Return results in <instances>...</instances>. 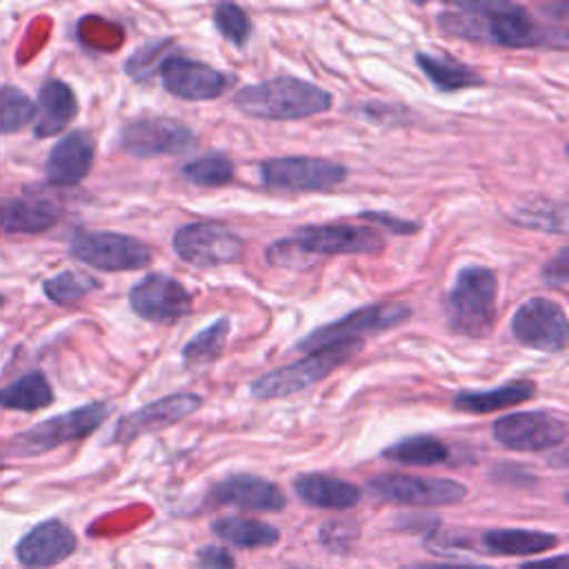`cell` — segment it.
<instances>
[{
	"mask_svg": "<svg viewBox=\"0 0 569 569\" xmlns=\"http://www.w3.org/2000/svg\"><path fill=\"white\" fill-rule=\"evenodd\" d=\"M213 505H231L249 511H280L284 493L267 478L253 473H231L211 489Z\"/></svg>",
	"mask_w": 569,
	"mask_h": 569,
	"instance_id": "18",
	"label": "cell"
},
{
	"mask_svg": "<svg viewBox=\"0 0 569 569\" xmlns=\"http://www.w3.org/2000/svg\"><path fill=\"white\" fill-rule=\"evenodd\" d=\"M369 491L389 502L420 507L456 505L467 498V487L458 480L409 473H378L369 480Z\"/></svg>",
	"mask_w": 569,
	"mask_h": 569,
	"instance_id": "15",
	"label": "cell"
},
{
	"mask_svg": "<svg viewBox=\"0 0 569 569\" xmlns=\"http://www.w3.org/2000/svg\"><path fill=\"white\" fill-rule=\"evenodd\" d=\"M416 64L420 67V71L425 73V78L445 93H453V91H462V89H471V87H480L485 80L482 76L456 60L449 53H427V51H418L416 53Z\"/></svg>",
	"mask_w": 569,
	"mask_h": 569,
	"instance_id": "25",
	"label": "cell"
},
{
	"mask_svg": "<svg viewBox=\"0 0 569 569\" xmlns=\"http://www.w3.org/2000/svg\"><path fill=\"white\" fill-rule=\"evenodd\" d=\"M202 407V398L191 391H180V393H169L162 396L149 405H142L133 409L131 413H124L113 429L111 442L127 445L140 436L167 429L187 416L196 413Z\"/></svg>",
	"mask_w": 569,
	"mask_h": 569,
	"instance_id": "16",
	"label": "cell"
},
{
	"mask_svg": "<svg viewBox=\"0 0 569 569\" xmlns=\"http://www.w3.org/2000/svg\"><path fill=\"white\" fill-rule=\"evenodd\" d=\"M347 178V167L313 156H282L269 158L260 164V180L271 191L307 193L327 191Z\"/></svg>",
	"mask_w": 569,
	"mask_h": 569,
	"instance_id": "9",
	"label": "cell"
},
{
	"mask_svg": "<svg viewBox=\"0 0 569 569\" xmlns=\"http://www.w3.org/2000/svg\"><path fill=\"white\" fill-rule=\"evenodd\" d=\"M78 113V100L73 89L62 80H47L40 87L33 133L38 138H49L60 133Z\"/></svg>",
	"mask_w": 569,
	"mask_h": 569,
	"instance_id": "21",
	"label": "cell"
},
{
	"mask_svg": "<svg viewBox=\"0 0 569 569\" xmlns=\"http://www.w3.org/2000/svg\"><path fill=\"white\" fill-rule=\"evenodd\" d=\"M558 542L553 533L536 529H489L482 536V545L496 553L505 556H529L551 549Z\"/></svg>",
	"mask_w": 569,
	"mask_h": 569,
	"instance_id": "28",
	"label": "cell"
},
{
	"mask_svg": "<svg viewBox=\"0 0 569 569\" xmlns=\"http://www.w3.org/2000/svg\"><path fill=\"white\" fill-rule=\"evenodd\" d=\"M491 436L511 451H545L565 442L567 422L545 409L513 411L493 420Z\"/></svg>",
	"mask_w": 569,
	"mask_h": 569,
	"instance_id": "12",
	"label": "cell"
},
{
	"mask_svg": "<svg viewBox=\"0 0 569 569\" xmlns=\"http://www.w3.org/2000/svg\"><path fill=\"white\" fill-rule=\"evenodd\" d=\"M385 249V238L373 227H356L345 222L305 224L289 238L271 242L264 258L276 267L311 264L316 256H362Z\"/></svg>",
	"mask_w": 569,
	"mask_h": 569,
	"instance_id": "2",
	"label": "cell"
},
{
	"mask_svg": "<svg viewBox=\"0 0 569 569\" xmlns=\"http://www.w3.org/2000/svg\"><path fill=\"white\" fill-rule=\"evenodd\" d=\"M76 551L73 531L60 520H47L36 525L20 542H18V560L29 569L51 567Z\"/></svg>",
	"mask_w": 569,
	"mask_h": 569,
	"instance_id": "20",
	"label": "cell"
},
{
	"mask_svg": "<svg viewBox=\"0 0 569 569\" xmlns=\"http://www.w3.org/2000/svg\"><path fill=\"white\" fill-rule=\"evenodd\" d=\"M518 569H569V558L556 556V558H545V560H531V562L520 565Z\"/></svg>",
	"mask_w": 569,
	"mask_h": 569,
	"instance_id": "40",
	"label": "cell"
},
{
	"mask_svg": "<svg viewBox=\"0 0 569 569\" xmlns=\"http://www.w3.org/2000/svg\"><path fill=\"white\" fill-rule=\"evenodd\" d=\"M498 280L493 269L469 264L456 273L445 298V322L451 333L480 340L496 325Z\"/></svg>",
	"mask_w": 569,
	"mask_h": 569,
	"instance_id": "4",
	"label": "cell"
},
{
	"mask_svg": "<svg viewBox=\"0 0 569 569\" xmlns=\"http://www.w3.org/2000/svg\"><path fill=\"white\" fill-rule=\"evenodd\" d=\"M409 569H491V567H485V565H462V562H456V565L433 562V565H413Z\"/></svg>",
	"mask_w": 569,
	"mask_h": 569,
	"instance_id": "41",
	"label": "cell"
},
{
	"mask_svg": "<svg viewBox=\"0 0 569 569\" xmlns=\"http://www.w3.org/2000/svg\"><path fill=\"white\" fill-rule=\"evenodd\" d=\"M365 349V340H342L331 342L327 347H320L316 351H309L305 358L289 362L284 367L271 369L262 376H258L249 391L256 400H278L293 396L298 391H305L307 387L325 380L333 369L347 365Z\"/></svg>",
	"mask_w": 569,
	"mask_h": 569,
	"instance_id": "5",
	"label": "cell"
},
{
	"mask_svg": "<svg viewBox=\"0 0 569 569\" xmlns=\"http://www.w3.org/2000/svg\"><path fill=\"white\" fill-rule=\"evenodd\" d=\"M96 153L93 136L84 129H76L62 136L47 158V178L58 187L78 184L91 169Z\"/></svg>",
	"mask_w": 569,
	"mask_h": 569,
	"instance_id": "19",
	"label": "cell"
},
{
	"mask_svg": "<svg viewBox=\"0 0 569 569\" xmlns=\"http://www.w3.org/2000/svg\"><path fill=\"white\" fill-rule=\"evenodd\" d=\"M36 116L33 100L18 87L0 84V136L24 129Z\"/></svg>",
	"mask_w": 569,
	"mask_h": 569,
	"instance_id": "34",
	"label": "cell"
},
{
	"mask_svg": "<svg viewBox=\"0 0 569 569\" xmlns=\"http://www.w3.org/2000/svg\"><path fill=\"white\" fill-rule=\"evenodd\" d=\"M60 220V209L42 198H4L0 200V231L40 233Z\"/></svg>",
	"mask_w": 569,
	"mask_h": 569,
	"instance_id": "22",
	"label": "cell"
},
{
	"mask_svg": "<svg viewBox=\"0 0 569 569\" xmlns=\"http://www.w3.org/2000/svg\"><path fill=\"white\" fill-rule=\"evenodd\" d=\"M211 531L236 547L242 549H260V547H271L278 542L280 533L273 525L253 520V518H240V516H229V518H218L211 525Z\"/></svg>",
	"mask_w": 569,
	"mask_h": 569,
	"instance_id": "26",
	"label": "cell"
},
{
	"mask_svg": "<svg viewBox=\"0 0 569 569\" xmlns=\"http://www.w3.org/2000/svg\"><path fill=\"white\" fill-rule=\"evenodd\" d=\"M567 258H569V247H560V249L556 251V256H551V258L545 262L540 276H542V280H545L547 287L565 289V284H567V280H569V262H567Z\"/></svg>",
	"mask_w": 569,
	"mask_h": 569,
	"instance_id": "37",
	"label": "cell"
},
{
	"mask_svg": "<svg viewBox=\"0 0 569 569\" xmlns=\"http://www.w3.org/2000/svg\"><path fill=\"white\" fill-rule=\"evenodd\" d=\"M111 413L109 402H89L82 407H76L67 413H58L53 418H47L31 429L18 433L11 440V453L16 456H38L44 451H51L64 442L80 440L89 433H93Z\"/></svg>",
	"mask_w": 569,
	"mask_h": 569,
	"instance_id": "6",
	"label": "cell"
},
{
	"mask_svg": "<svg viewBox=\"0 0 569 569\" xmlns=\"http://www.w3.org/2000/svg\"><path fill=\"white\" fill-rule=\"evenodd\" d=\"M158 73H160L162 87L171 96L180 100H191V102L220 98L233 80L220 69L184 56H167Z\"/></svg>",
	"mask_w": 569,
	"mask_h": 569,
	"instance_id": "17",
	"label": "cell"
},
{
	"mask_svg": "<svg viewBox=\"0 0 569 569\" xmlns=\"http://www.w3.org/2000/svg\"><path fill=\"white\" fill-rule=\"evenodd\" d=\"M173 253L198 269L231 264L244 251L242 238L227 224L216 220H198L176 229L171 238Z\"/></svg>",
	"mask_w": 569,
	"mask_h": 569,
	"instance_id": "7",
	"label": "cell"
},
{
	"mask_svg": "<svg viewBox=\"0 0 569 569\" xmlns=\"http://www.w3.org/2000/svg\"><path fill=\"white\" fill-rule=\"evenodd\" d=\"M96 289H100V282L93 276L76 269L60 271L42 284L44 296L58 305H73Z\"/></svg>",
	"mask_w": 569,
	"mask_h": 569,
	"instance_id": "33",
	"label": "cell"
},
{
	"mask_svg": "<svg viewBox=\"0 0 569 569\" xmlns=\"http://www.w3.org/2000/svg\"><path fill=\"white\" fill-rule=\"evenodd\" d=\"M293 489L300 500L320 509H349L360 500L356 485L327 473H302L296 478Z\"/></svg>",
	"mask_w": 569,
	"mask_h": 569,
	"instance_id": "24",
	"label": "cell"
},
{
	"mask_svg": "<svg viewBox=\"0 0 569 569\" xmlns=\"http://www.w3.org/2000/svg\"><path fill=\"white\" fill-rule=\"evenodd\" d=\"M129 307L153 325H176L191 313V293L167 273H147L129 289Z\"/></svg>",
	"mask_w": 569,
	"mask_h": 569,
	"instance_id": "14",
	"label": "cell"
},
{
	"mask_svg": "<svg viewBox=\"0 0 569 569\" xmlns=\"http://www.w3.org/2000/svg\"><path fill=\"white\" fill-rule=\"evenodd\" d=\"M511 333L522 347L558 353L569 342V320L558 302L533 296L513 311Z\"/></svg>",
	"mask_w": 569,
	"mask_h": 569,
	"instance_id": "11",
	"label": "cell"
},
{
	"mask_svg": "<svg viewBox=\"0 0 569 569\" xmlns=\"http://www.w3.org/2000/svg\"><path fill=\"white\" fill-rule=\"evenodd\" d=\"M2 302H4V298H2V293H0V305H2Z\"/></svg>",
	"mask_w": 569,
	"mask_h": 569,
	"instance_id": "42",
	"label": "cell"
},
{
	"mask_svg": "<svg viewBox=\"0 0 569 569\" xmlns=\"http://www.w3.org/2000/svg\"><path fill=\"white\" fill-rule=\"evenodd\" d=\"M233 160L224 153H207L182 167V176L198 187H224L233 180Z\"/></svg>",
	"mask_w": 569,
	"mask_h": 569,
	"instance_id": "32",
	"label": "cell"
},
{
	"mask_svg": "<svg viewBox=\"0 0 569 569\" xmlns=\"http://www.w3.org/2000/svg\"><path fill=\"white\" fill-rule=\"evenodd\" d=\"M213 24L224 40L233 47H244L251 33V20L247 11L233 2H218L213 7Z\"/></svg>",
	"mask_w": 569,
	"mask_h": 569,
	"instance_id": "35",
	"label": "cell"
},
{
	"mask_svg": "<svg viewBox=\"0 0 569 569\" xmlns=\"http://www.w3.org/2000/svg\"><path fill=\"white\" fill-rule=\"evenodd\" d=\"M69 253L100 271H136L151 262V251L142 240L118 231H80L73 236Z\"/></svg>",
	"mask_w": 569,
	"mask_h": 569,
	"instance_id": "10",
	"label": "cell"
},
{
	"mask_svg": "<svg viewBox=\"0 0 569 569\" xmlns=\"http://www.w3.org/2000/svg\"><path fill=\"white\" fill-rule=\"evenodd\" d=\"M173 47V40L171 38H162V40H153V42H147L142 47H138L129 60L124 62V73L133 80H142V78H149L153 71L160 69L162 60L167 58V49Z\"/></svg>",
	"mask_w": 569,
	"mask_h": 569,
	"instance_id": "36",
	"label": "cell"
},
{
	"mask_svg": "<svg viewBox=\"0 0 569 569\" xmlns=\"http://www.w3.org/2000/svg\"><path fill=\"white\" fill-rule=\"evenodd\" d=\"M542 18H536L529 9L502 2H453L451 9L438 16V27L465 40L489 42L507 49H533V47H567V2L542 4Z\"/></svg>",
	"mask_w": 569,
	"mask_h": 569,
	"instance_id": "1",
	"label": "cell"
},
{
	"mask_svg": "<svg viewBox=\"0 0 569 569\" xmlns=\"http://www.w3.org/2000/svg\"><path fill=\"white\" fill-rule=\"evenodd\" d=\"M229 318H218L202 331H198L184 347H182V362L189 369H200L211 365L224 349L229 338Z\"/></svg>",
	"mask_w": 569,
	"mask_h": 569,
	"instance_id": "31",
	"label": "cell"
},
{
	"mask_svg": "<svg viewBox=\"0 0 569 569\" xmlns=\"http://www.w3.org/2000/svg\"><path fill=\"white\" fill-rule=\"evenodd\" d=\"M51 402H53V391L47 378L38 371L24 373L0 389V407L4 409L36 411V409L49 407Z\"/></svg>",
	"mask_w": 569,
	"mask_h": 569,
	"instance_id": "29",
	"label": "cell"
},
{
	"mask_svg": "<svg viewBox=\"0 0 569 569\" xmlns=\"http://www.w3.org/2000/svg\"><path fill=\"white\" fill-rule=\"evenodd\" d=\"M382 458L398 462V465H416V467H431L440 465L449 458V447L438 440L436 436H409L382 449Z\"/></svg>",
	"mask_w": 569,
	"mask_h": 569,
	"instance_id": "27",
	"label": "cell"
},
{
	"mask_svg": "<svg viewBox=\"0 0 569 569\" xmlns=\"http://www.w3.org/2000/svg\"><path fill=\"white\" fill-rule=\"evenodd\" d=\"M233 107L260 120H302L329 111L331 93L296 76H276L233 93Z\"/></svg>",
	"mask_w": 569,
	"mask_h": 569,
	"instance_id": "3",
	"label": "cell"
},
{
	"mask_svg": "<svg viewBox=\"0 0 569 569\" xmlns=\"http://www.w3.org/2000/svg\"><path fill=\"white\" fill-rule=\"evenodd\" d=\"M411 316V307L405 302H376L365 305L329 325H322L307 333L296 347L300 351H316L331 342L342 340H360V336H376L387 329H393L407 322ZM365 340V338H362Z\"/></svg>",
	"mask_w": 569,
	"mask_h": 569,
	"instance_id": "8",
	"label": "cell"
},
{
	"mask_svg": "<svg viewBox=\"0 0 569 569\" xmlns=\"http://www.w3.org/2000/svg\"><path fill=\"white\" fill-rule=\"evenodd\" d=\"M196 133L180 120L167 116H144L127 122L120 129L118 144L136 158H153L182 153L193 147Z\"/></svg>",
	"mask_w": 569,
	"mask_h": 569,
	"instance_id": "13",
	"label": "cell"
},
{
	"mask_svg": "<svg viewBox=\"0 0 569 569\" xmlns=\"http://www.w3.org/2000/svg\"><path fill=\"white\" fill-rule=\"evenodd\" d=\"M196 560H198L200 569H236L233 556L224 547H218V545L198 549Z\"/></svg>",
	"mask_w": 569,
	"mask_h": 569,
	"instance_id": "38",
	"label": "cell"
},
{
	"mask_svg": "<svg viewBox=\"0 0 569 569\" xmlns=\"http://www.w3.org/2000/svg\"><path fill=\"white\" fill-rule=\"evenodd\" d=\"M511 220L529 227V229H542L551 233H565L567 229V207L562 200H549V198H527L513 204Z\"/></svg>",
	"mask_w": 569,
	"mask_h": 569,
	"instance_id": "30",
	"label": "cell"
},
{
	"mask_svg": "<svg viewBox=\"0 0 569 569\" xmlns=\"http://www.w3.org/2000/svg\"><path fill=\"white\" fill-rule=\"evenodd\" d=\"M536 396V382L531 380H511L493 389L482 391H458L451 398V407L462 413H491L498 409L516 407Z\"/></svg>",
	"mask_w": 569,
	"mask_h": 569,
	"instance_id": "23",
	"label": "cell"
},
{
	"mask_svg": "<svg viewBox=\"0 0 569 569\" xmlns=\"http://www.w3.org/2000/svg\"><path fill=\"white\" fill-rule=\"evenodd\" d=\"M360 218L369 220V222H376V224L389 229L391 233H416L420 229L418 222H409V220L396 218L391 213H382V211H362Z\"/></svg>",
	"mask_w": 569,
	"mask_h": 569,
	"instance_id": "39",
	"label": "cell"
}]
</instances>
